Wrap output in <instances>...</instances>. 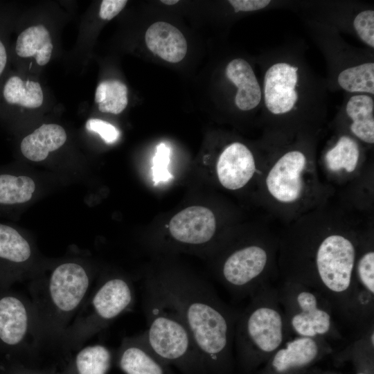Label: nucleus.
Masks as SVG:
<instances>
[{"instance_id":"4468645a","label":"nucleus","mask_w":374,"mask_h":374,"mask_svg":"<svg viewBox=\"0 0 374 374\" xmlns=\"http://www.w3.org/2000/svg\"><path fill=\"white\" fill-rule=\"evenodd\" d=\"M216 170L222 186L229 190H238L244 186L255 173L253 156L244 144L233 143L220 155Z\"/></svg>"},{"instance_id":"39448f33","label":"nucleus","mask_w":374,"mask_h":374,"mask_svg":"<svg viewBox=\"0 0 374 374\" xmlns=\"http://www.w3.org/2000/svg\"><path fill=\"white\" fill-rule=\"evenodd\" d=\"M134 301V288L128 279L114 276L103 280L91 289L65 330L60 346L68 351L80 349L116 319L131 310Z\"/></svg>"},{"instance_id":"f704fd0d","label":"nucleus","mask_w":374,"mask_h":374,"mask_svg":"<svg viewBox=\"0 0 374 374\" xmlns=\"http://www.w3.org/2000/svg\"><path fill=\"white\" fill-rule=\"evenodd\" d=\"M179 1L177 0H162L161 2L166 4V5H174L176 4Z\"/></svg>"},{"instance_id":"4be33fe9","label":"nucleus","mask_w":374,"mask_h":374,"mask_svg":"<svg viewBox=\"0 0 374 374\" xmlns=\"http://www.w3.org/2000/svg\"><path fill=\"white\" fill-rule=\"evenodd\" d=\"M3 94L6 102L26 108H37L43 103V92L39 82L10 77L6 82Z\"/></svg>"},{"instance_id":"c85d7f7f","label":"nucleus","mask_w":374,"mask_h":374,"mask_svg":"<svg viewBox=\"0 0 374 374\" xmlns=\"http://www.w3.org/2000/svg\"><path fill=\"white\" fill-rule=\"evenodd\" d=\"M88 131L97 133L108 144L116 142L119 136V130L111 123L98 118H90L85 125Z\"/></svg>"},{"instance_id":"b1692460","label":"nucleus","mask_w":374,"mask_h":374,"mask_svg":"<svg viewBox=\"0 0 374 374\" xmlns=\"http://www.w3.org/2000/svg\"><path fill=\"white\" fill-rule=\"evenodd\" d=\"M359 158V149L357 143L351 138L342 136L336 145L329 150L325 157L328 168L337 172L344 170L353 172Z\"/></svg>"},{"instance_id":"dca6fc26","label":"nucleus","mask_w":374,"mask_h":374,"mask_svg":"<svg viewBox=\"0 0 374 374\" xmlns=\"http://www.w3.org/2000/svg\"><path fill=\"white\" fill-rule=\"evenodd\" d=\"M226 75L238 88L236 106L242 111L256 107L261 100L259 83L251 65L242 58L231 61L226 68Z\"/></svg>"},{"instance_id":"5701e85b","label":"nucleus","mask_w":374,"mask_h":374,"mask_svg":"<svg viewBox=\"0 0 374 374\" xmlns=\"http://www.w3.org/2000/svg\"><path fill=\"white\" fill-rule=\"evenodd\" d=\"M95 102L101 112L120 114L127 105V88L118 80L103 81L96 88Z\"/></svg>"},{"instance_id":"c9c22d12","label":"nucleus","mask_w":374,"mask_h":374,"mask_svg":"<svg viewBox=\"0 0 374 374\" xmlns=\"http://www.w3.org/2000/svg\"><path fill=\"white\" fill-rule=\"evenodd\" d=\"M355 374H372L364 371H355Z\"/></svg>"},{"instance_id":"6e6552de","label":"nucleus","mask_w":374,"mask_h":374,"mask_svg":"<svg viewBox=\"0 0 374 374\" xmlns=\"http://www.w3.org/2000/svg\"><path fill=\"white\" fill-rule=\"evenodd\" d=\"M330 353L332 347L323 338L296 336L286 340L256 374H306Z\"/></svg>"},{"instance_id":"2f4dec72","label":"nucleus","mask_w":374,"mask_h":374,"mask_svg":"<svg viewBox=\"0 0 374 374\" xmlns=\"http://www.w3.org/2000/svg\"><path fill=\"white\" fill-rule=\"evenodd\" d=\"M10 374H57V373L20 366L12 369Z\"/></svg>"},{"instance_id":"1a4fd4ad","label":"nucleus","mask_w":374,"mask_h":374,"mask_svg":"<svg viewBox=\"0 0 374 374\" xmlns=\"http://www.w3.org/2000/svg\"><path fill=\"white\" fill-rule=\"evenodd\" d=\"M0 346L6 350H37L30 300L15 294L0 295Z\"/></svg>"},{"instance_id":"2eb2a0df","label":"nucleus","mask_w":374,"mask_h":374,"mask_svg":"<svg viewBox=\"0 0 374 374\" xmlns=\"http://www.w3.org/2000/svg\"><path fill=\"white\" fill-rule=\"evenodd\" d=\"M145 41L151 52L168 62L181 61L187 52L184 35L167 22L157 21L152 24L146 30Z\"/></svg>"},{"instance_id":"ddd939ff","label":"nucleus","mask_w":374,"mask_h":374,"mask_svg":"<svg viewBox=\"0 0 374 374\" xmlns=\"http://www.w3.org/2000/svg\"><path fill=\"white\" fill-rule=\"evenodd\" d=\"M114 362L124 374H174L148 346L143 332L123 339Z\"/></svg>"},{"instance_id":"cd10ccee","label":"nucleus","mask_w":374,"mask_h":374,"mask_svg":"<svg viewBox=\"0 0 374 374\" xmlns=\"http://www.w3.org/2000/svg\"><path fill=\"white\" fill-rule=\"evenodd\" d=\"M353 26L362 40L374 47V11L368 10L359 12L353 21Z\"/></svg>"},{"instance_id":"9b49d317","label":"nucleus","mask_w":374,"mask_h":374,"mask_svg":"<svg viewBox=\"0 0 374 374\" xmlns=\"http://www.w3.org/2000/svg\"><path fill=\"white\" fill-rule=\"evenodd\" d=\"M216 229L214 214L208 208L188 207L170 220L169 230L173 239L181 244L199 246L211 240Z\"/></svg>"},{"instance_id":"a878e982","label":"nucleus","mask_w":374,"mask_h":374,"mask_svg":"<svg viewBox=\"0 0 374 374\" xmlns=\"http://www.w3.org/2000/svg\"><path fill=\"white\" fill-rule=\"evenodd\" d=\"M339 86L349 92L374 93V64L364 63L342 71L337 78Z\"/></svg>"},{"instance_id":"aec40b11","label":"nucleus","mask_w":374,"mask_h":374,"mask_svg":"<svg viewBox=\"0 0 374 374\" xmlns=\"http://www.w3.org/2000/svg\"><path fill=\"white\" fill-rule=\"evenodd\" d=\"M346 111L353 123L350 130L358 139L367 143H374V103L367 95L352 96Z\"/></svg>"},{"instance_id":"412c9836","label":"nucleus","mask_w":374,"mask_h":374,"mask_svg":"<svg viewBox=\"0 0 374 374\" xmlns=\"http://www.w3.org/2000/svg\"><path fill=\"white\" fill-rule=\"evenodd\" d=\"M32 258L33 249L29 242L16 229L0 224V259L26 266Z\"/></svg>"},{"instance_id":"bb28decb","label":"nucleus","mask_w":374,"mask_h":374,"mask_svg":"<svg viewBox=\"0 0 374 374\" xmlns=\"http://www.w3.org/2000/svg\"><path fill=\"white\" fill-rule=\"evenodd\" d=\"M171 148L165 143H160L156 147L152 160V177L155 186L165 183L172 179L169 171Z\"/></svg>"},{"instance_id":"f257e3e1","label":"nucleus","mask_w":374,"mask_h":374,"mask_svg":"<svg viewBox=\"0 0 374 374\" xmlns=\"http://www.w3.org/2000/svg\"><path fill=\"white\" fill-rule=\"evenodd\" d=\"M148 285L179 313L207 374H231L235 327L240 311L224 303L211 286L181 274H162Z\"/></svg>"},{"instance_id":"9d476101","label":"nucleus","mask_w":374,"mask_h":374,"mask_svg":"<svg viewBox=\"0 0 374 374\" xmlns=\"http://www.w3.org/2000/svg\"><path fill=\"white\" fill-rule=\"evenodd\" d=\"M305 164V156L300 151H290L283 155L270 169L266 178L270 195L283 203L299 199L303 187L302 173Z\"/></svg>"},{"instance_id":"7c9ffc66","label":"nucleus","mask_w":374,"mask_h":374,"mask_svg":"<svg viewBox=\"0 0 374 374\" xmlns=\"http://www.w3.org/2000/svg\"><path fill=\"white\" fill-rule=\"evenodd\" d=\"M235 12H249L262 9L271 2L269 0H230Z\"/></svg>"},{"instance_id":"a211bd4d","label":"nucleus","mask_w":374,"mask_h":374,"mask_svg":"<svg viewBox=\"0 0 374 374\" xmlns=\"http://www.w3.org/2000/svg\"><path fill=\"white\" fill-rule=\"evenodd\" d=\"M114 354L106 346L95 344L81 347L66 368L57 374H108Z\"/></svg>"},{"instance_id":"393cba45","label":"nucleus","mask_w":374,"mask_h":374,"mask_svg":"<svg viewBox=\"0 0 374 374\" xmlns=\"http://www.w3.org/2000/svg\"><path fill=\"white\" fill-rule=\"evenodd\" d=\"M35 190L29 177L0 175V204H16L28 202Z\"/></svg>"},{"instance_id":"423d86ee","label":"nucleus","mask_w":374,"mask_h":374,"mask_svg":"<svg viewBox=\"0 0 374 374\" xmlns=\"http://www.w3.org/2000/svg\"><path fill=\"white\" fill-rule=\"evenodd\" d=\"M277 291L289 335L328 341L341 338L333 308L321 294L287 279Z\"/></svg>"},{"instance_id":"7ed1b4c3","label":"nucleus","mask_w":374,"mask_h":374,"mask_svg":"<svg viewBox=\"0 0 374 374\" xmlns=\"http://www.w3.org/2000/svg\"><path fill=\"white\" fill-rule=\"evenodd\" d=\"M249 299L234 333L236 361L244 374L256 373L289 335L276 287L267 283Z\"/></svg>"},{"instance_id":"0eeeda50","label":"nucleus","mask_w":374,"mask_h":374,"mask_svg":"<svg viewBox=\"0 0 374 374\" xmlns=\"http://www.w3.org/2000/svg\"><path fill=\"white\" fill-rule=\"evenodd\" d=\"M269 253L256 244L246 245L231 252L220 269L224 287L237 299L250 297L267 283Z\"/></svg>"},{"instance_id":"f03ea898","label":"nucleus","mask_w":374,"mask_h":374,"mask_svg":"<svg viewBox=\"0 0 374 374\" xmlns=\"http://www.w3.org/2000/svg\"><path fill=\"white\" fill-rule=\"evenodd\" d=\"M92 276L80 262L66 261L29 286L37 348L60 346L63 335L91 290Z\"/></svg>"},{"instance_id":"6ab92c4d","label":"nucleus","mask_w":374,"mask_h":374,"mask_svg":"<svg viewBox=\"0 0 374 374\" xmlns=\"http://www.w3.org/2000/svg\"><path fill=\"white\" fill-rule=\"evenodd\" d=\"M53 48L48 30L43 25H37L28 27L20 33L15 50L19 56L34 57L39 65L44 66L49 62Z\"/></svg>"},{"instance_id":"f8f14e48","label":"nucleus","mask_w":374,"mask_h":374,"mask_svg":"<svg viewBox=\"0 0 374 374\" xmlns=\"http://www.w3.org/2000/svg\"><path fill=\"white\" fill-rule=\"evenodd\" d=\"M297 67L287 63L273 64L265 73L264 79L265 103L274 114L292 110L298 100L295 87L298 81Z\"/></svg>"},{"instance_id":"72a5a7b5","label":"nucleus","mask_w":374,"mask_h":374,"mask_svg":"<svg viewBox=\"0 0 374 374\" xmlns=\"http://www.w3.org/2000/svg\"><path fill=\"white\" fill-rule=\"evenodd\" d=\"M306 374H339L336 372L332 371H324L318 369L316 368H313L312 370H310L309 372H308Z\"/></svg>"},{"instance_id":"c756f323","label":"nucleus","mask_w":374,"mask_h":374,"mask_svg":"<svg viewBox=\"0 0 374 374\" xmlns=\"http://www.w3.org/2000/svg\"><path fill=\"white\" fill-rule=\"evenodd\" d=\"M126 0H103L100 4L99 16L102 19L110 20L125 6Z\"/></svg>"},{"instance_id":"f3484780","label":"nucleus","mask_w":374,"mask_h":374,"mask_svg":"<svg viewBox=\"0 0 374 374\" xmlns=\"http://www.w3.org/2000/svg\"><path fill=\"white\" fill-rule=\"evenodd\" d=\"M66 138V133L62 126L43 124L23 139L20 149L26 159L39 162L46 159L49 152L62 146Z\"/></svg>"},{"instance_id":"20e7f679","label":"nucleus","mask_w":374,"mask_h":374,"mask_svg":"<svg viewBox=\"0 0 374 374\" xmlns=\"http://www.w3.org/2000/svg\"><path fill=\"white\" fill-rule=\"evenodd\" d=\"M143 331L151 350L163 363L184 374H207L203 359L179 313L150 286H145Z\"/></svg>"},{"instance_id":"473e14b6","label":"nucleus","mask_w":374,"mask_h":374,"mask_svg":"<svg viewBox=\"0 0 374 374\" xmlns=\"http://www.w3.org/2000/svg\"><path fill=\"white\" fill-rule=\"evenodd\" d=\"M7 62V54L6 48L0 40V75L3 72Z\"/></svg>"}]
</instances>
